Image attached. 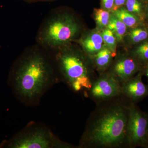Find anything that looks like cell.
<instances>
[{
  "mask_svg": "<svg viewBox=\"0 0 148 148\" xmlns=\"http://www.w3.org/2000/svg\"><path fill=\"white\" fill-rule=\"evenodd\" d=\"M112 14L128 28L131 29L143 26V22L138 16L131 13L123 7L113 11Z\"/></svg>",
  "mask_w": 148,
  "mask_h": 148,
  "instance_id": "7c38bea8",
  "label": "cell"
},
{
  "mask_svg": "<svg viewBox=\"0 0 148 148\" xmlns=\"http://www.w3.org/2000/svg\"><path fill=\"white\" fill-rule=\"evenodd\" d=\"M27 3H34L39 2H53L58 0H20Z\"/></svg>",
  "mask_w": 148,
  "mask_h": 148,
  "instance_id": "7402d4cb",
  "label": "cell"
},
{
  "mask_svg": "<svg viewBox=\"0 0 148 148\" xmlns=\"http://www.w3.org/2000/svg\"><path fill=\"white\" fill-rule=\"evenodd\" d=\"M140 71L143 76H145L147 78L148 81V63L141 66Z\"/></svg>",
  "mask_w": 148,
  "mask_h": 148,
  "instance_id": "44dd1931",
  "label": "cell"
},
{
  "mask_svg": "<svg viewBox=\"0 0 148 148\" xmlns=\"http://www.w3.org/2000/svg\"><path fill=\"white\" fill-rule=\"evenodd\" d=\"M128 148H148V114L131 103L127 125Z\"/></svg>",
  "mask_w": 148,
  "mask_h": 148,
  "instance_id": "8992f818",
  "label": "cell"
},
{
  "mask_svg": "<svg viewBox=\"0 0 148 148\" xmlns=\"http://www.w3.org/2000/svg\"><path fill=\"white\" fill-rule=\"evenodd\" d=\"M127 0H114V5L113 11L116 10L124 6Z\"/></svg>",
  "mask_w": 148,
  "mask_h": 148,
  "instance_id": "ffe728a7",
  "label": "cell"
},
{
  "mask_svg": "<svg viewBox=\"0 0 148 148\" xmlns=\"http://www.w3.org/2000/svg\"><path fill=\"white\" fill-rule=\"evenodd\" d=\"M110 14L108 10L103 8L95 9L94 17L97 27L100 30L107 28L110 21Z\"/></svg>",
  "mask_w": 148,
  "mask_h": 148,
  "instance_id": "e0dca14e",
  "label": "cell"
},
{
  "mask_svg": "<svg viewBox=\"0 0 148 148\" xmlns=\"http://www.w3.org/2000/svg\"><path fill=\"white\" fill-rule=\"evenodd\" d=\"M107 28L113 33L117 41L119 42L123 40L127 32V27L126 25L113 14H110V21Z\"/></svg>",
  "mask_w": 148,
  "mask_h": 148,
  "instance_id": "4fadbf2b",
  "label": "cell"
},
{
  "mask_svg": "<svg viewBox=\"0 0 148 148\" xmlns=\"http://www.w3.org/2000/svg\"><path fill=\"white\" fill-rule=\"evenodd\" d=\"M131 103L121 94L95 104L78 148H128L127 125Z\"/></svg>",
  "mask_w": 148,
  "mask_h": 148,
  "instance_id": "7a4b0ae2",
  "label": "cell"
},
{
  "mask_svg": "<svg viewBox=\"0 0 148 148\" xmlns=\"http://www.w3.org/2000/svg\"></svg>",
  "mask_w": 148,
  "mask_h": 148,
  "instance_id": "d4e9b609",
  "label": "cell"
},
{
  "mask_svg": "<svg viewBox=\"0 0 148 148\" xmlns=\"http://www.w3.org/2000/svg\"><path fill=\"white\" fill-rule=\"evenodd\" d=\"M143 76L139 71L136 75L121 84V94L133 104H137L148 97V84L143 82Z\"/></svg>",
  "mask_w": 148,
  "mask_h": 148,
  "instance_id": "9c48e42d",
  "label": "cell"
},
{
  "mask_svg": "<svg viewBox=\"0 0 148 148\" xmlns=\"http://www.w3.org/2000/svg\"><path fill=\"white\" fill-rule=\"evenodd\" d=\"M76 42L90 58L99 52L104 46L102 34L99 31L82 34Z\"/></svg>",
  "mask_w": 148,
  "mask_h": 148,
  "instance_id": "30bf717a",
  "label": "cell"
},
{
  "mask_svg": "<svg viewBox=\"0 0 148 148\" xmlns=\"http://www.w3.org/2000/svg\"><path fill=\"white\" fill-rule=\"evenodd\" d=\"M145 21H146L148 24V2L146 3L145 8Z\"/></svg>",
  "mask_w": 148,
  "mask_h": 148,
  "instance_id": "603a6c76",
  "label": "cell"
},
{
  "mask_svg": "<svg viewBox=\"0 0 148 148\" xmlns=\"http://www.w3.org/2000/svg\"><path fill=\"white\" fill-rule=\"evenodd\" d=\"M141 67L138 61L130 53H124L116 56L106 73L121 84L138 73Z\"/></svg>",
  "mask_w": 148,
  "mask_h": 148,
  "instance_id": "ba28073f",
  "label": "cell"
},
{
  "mask_svg": "<svg viewBox=\"0 0 148 148\" xmlns=\"http://www.w3.org/2000/svg\"><path fill=\"white\" fill-rule=\"evenodd\" d=\"M50 52L61 81L73 92L86 97L92 82L98 77L90 58L81 48L73 43Z\"/></svg>",
  "mask_w": 148,
  "mask_h": 148,
  "instance_id": "3957f363",
  "label": "cell"
},
{
  "mask_svg": "<svg viewBox=\"0 0 148 148\" xmlns=\"http://www.w3.org/2000/svg\"><path fill=\"white\" fill-rule=\"evenodd\" d=\"M116 56L108 48L104 45L99 52L90 58L95 71L98 72V75H101L108 71Z\"/></svg>",
  "mask_w": 148,
  "mask_h": 148,
  "instance_id": "8fae6325",
  "label": "cell"
},
{
  "mask_svg": "<svg viewBox=\"0 0 148 148\" xmlns=\"http://www.w3.org/2000/svg\"><path fill=\"white\" fill-rule=\"evenodd\" d=\"M136 45L130 53L142 66L148 63V40Z\"/></svg>",
  "mask_w": 148,
  "mask_h": 148,
  "instance_id": "2e32d148",
  "label": "cell"
},
{
  "mask_svg": "<svg viewBox=\"0 0 148 148\" xmlns=\"http://www.w3.org/2000/svg\"><path fill=\"white\" fill-rule=\"evenodd\" d=\"M127 38L130 44L143 42L148 40V29L143 26L132 29L127 34Z\"/></svg>",
  "mask_w": 148,
  "mask_h": 148,
  "instance_id": "9a60e30c",
  "label": "cell"
},
{
  "mask_svg": "<svg viewBox=\"0 0 148 148\" xmlns=\"http://www.w3.org/2000/svg\"><path fill=\"white\" fill-rule=\"evenodd\" d=\"M0 147L12 148H76L77 146L60 140L42 123H29L11 139L4 141Z\"/></svg>",
  "mask_w": 148,
  "mask_h": 148,
  "instance_id": "5b68a950",
  "label": "cell"
},
{
  "mask_svg": "<svg viewBox=\"0 0 148 148\" xmlns=\"http://www.w3.org/2000/svg\"><path fill=\"white\" fill-rule=\"evenodd\" d=\"M114 0H101V4L102 8L106 10H112L114 5Z\"/></svg>",
  "mask_w": 148,
  "mask_h": 148,
  "instance_id": "d6986e66",
  "label": "cell"
},
{
  "mask_svg": "<svg viewBox=\"0 0 148 148\" xmlns=\"http://www.w3.org/2000/svg\"><path fill=\"white\" fill-rule=\"evenodd\" d=\"M79 19L69 9L58 7L50 11L38 30L37 44L48 51L76 41L82 34Z\"/></svg>",
  "mask_w": 148,
  "mask_h": 148,
  "instance_id": "277c9868",
  "label": "cell"
},
{
  "mask_svg": "<svg viewBox=\"0 0 148 148\" xmlns=\"http://www.w3.org/2000/svg\"><path fill=\"white\" fill-rule=\"evenodd\" d=\"M146 3L142 0H127L125 6L131 13L138 16L141 21H145Z\"/></svg>",
  "mask_w": 148,
  "mask_h": 148,
  "instance_id": "5bb4252c",
  "label": "cell"
},
{
  "mask_svg": "<svg viewBox=\"0 0 148 148\" xmlns=\"http://www.w3.org/2000/svg\"><path fill=\"white\" fill-rule=\"evenodd\" d=\"M104 45L108 48L115 55L116 53V39L113 33L108 28L103 30L101 33Z\"/></svg>",
  "mask_w": 148,
  "mask_h": 148,
  "instance_id": "ac0fdd59",
  "label": "cell"
},
{
  "mask_svg": "<svg viewBox=\"0 0 148 148\" xmlns=\"http://www.w3.org/2000/svg\"><path fill=\"white\" fill-rule=\"evenodd\" d=\"M121 94L120 84L105 73L99 75L94 80L86 92V97L90 98L96 104Z\"/></svg>",
  "mask_w": 148,
  "mask_h": 148,
  "instance_id": "52a82bcc",
  "label": "cell"
},
{
  "mask_svg": "<svg viewBox=\"0 0 148 148\" xmlns=\"http://www.w3.org/2000/svg\"><path fill=\"white\" fill-rule=\"evenodd\" d=\"M142 1H143L147 3L148 2V0H142Z\"/></svg>",
  "mask_w": 148,
  "mask_h": 148,
  "instance_id": "cb8c5ba5",
  "label": "cell"
},
{
  "mask_svg": "<svg viewBox=\"0 0 148 148\" xmlns=\"http://www.w3.org/2000/svg\"><path fill=\"white\" fill-rule=\"evenodd\" d=\"M59 81L51 53L38 44L23 51L12 65L8 77L14 95L27 106L38 105L45 93Z\"/></svg>",
  "mask_w": 148,
  "mask_h": 148,
  "instance_id": "6da1fadb",
  "label": "cell"
}]
</instances>
